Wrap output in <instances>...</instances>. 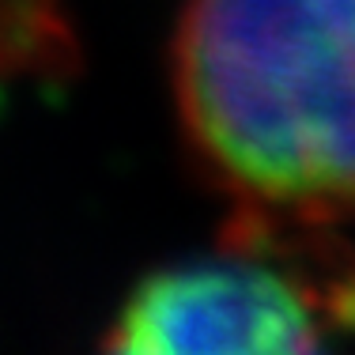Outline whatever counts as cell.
I'll return each instance as SVG.
<instances>
[{
  "label": "cell",
  "instance_id": "1",
  "mask_svg": "<svg viewBox=\"0 0 355 355\" xmlns=\"http://www.w3.org/2000/svg\"><path fill=\"white\" fill-rule=\"evenodd\" d=\"M174 95L193 151L246 212L355 216V0H189Z\"/></svg>",
  "mask_w": 355,
  "mask_h": 355
},
{
  "label": "cell",
  "instance_id": "2",
  "mask_svg": "<svg viewBox=\"0 0 355 355\" xmlns=\"http://www.w3.org/2000/svg\"><path fill=\"white\" fill-rule=\"evenodd\" d=\"M333 329H355V280L318 291L242 253L144 276L103 348L125 355H280L325 348Z\"/></svg>",
  "mask_w": 355,
  "mask_h": 355
}]
</instances>
